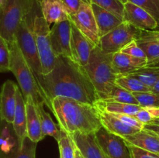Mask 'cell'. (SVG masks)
I'll return each mask as SVG.
<instances>
[{"mask_svg": "<svg viewBox=\"0 0 159 158\" xmlns=\"http://www.w3.org/2000/svg\"><path fill=\"white\" fill-rule=\"evenodd\" d=\"M36 78L46 99L45 105L51 112V102L56 97L69 98L92 105L98 101L85 68L68 57H57L54 69Z\"/></svg>", "mask_w": 159, "mask_h": 158, "instance_id": "6da1fadb", "label": "cell"}, {"mask_svg": "<svg viewBox=\"0 0 159 158\" xmlns=\"http://www.w3.org/2000/svg\"><path fill=\"white\" fill-rule=\"evenodd\" d=\"M51 102L59 127L68 136L96 133L102 126L95 105L65 97L54 98Z\"/></svg>", "mask_w": 159, "mask_h": 158, "instance_id": "7a4b0ae2", "label": "cell"}, {"mask_svg": "<svg viewBox=\"0 0 159 158\" xmlns=\"http://www.w3.org/2000/svg\"><path fill=\"white\" fill-rule=\"evenodd\" d=\"M84 68L96 90L98 100H107L116 85L117 78L113 66V54H104L99 46H95Z\"/></svg>", "mask_w": 159, "mask_h": 158, "instance_id": "3957f363", "label": "cell"}, {"mask_svg": "<svg viewBox=\"0 0 159 158\" xmlns=\"http://www.w3.org/2000/svg\"><path fill=\"white\" fill-rule=\"evenodd\" d=\"M10 50V70L18 81L24 99L32 98L36 105L43 102L45 105L46 99L37 83V78L30 67L25 59L16 40L9 43Z\"/></svg>", "mask_w": 159, "mask_h": 158, "instance_id": "277c9868", "label": "cell"}, {"mask_svg": "<svg viewBox=\"0 0 159 158\" xmlns=\"http://www.w3.org/2000/svg\"><path fill=\"white\" fill-rule=\"evenodd\" d=\"M40 10L39 1L26 14L16 33L17 43L35 77L42 74L41 63L34 34V18Z\"/></svg>", "mask_w": 159, "mask_h": 158, "instance_id": "5b68a950", "label": "cell"}, {"mask_svg": "<svg viewBox=\"0 0 159 158\" xmlns=\"http://www.w3.org/2000/svg\"><path fill=\"white\" fill-rule=\"evenodd\" d=\"M40 0H0V36L8 43L16 33L26 14Z\"/></svg>", "mask_w": 159, "mask_h": 158, "instance_id": "8992f818", "label": "cell"}, {"mask_svg": "<svg viewBox=\"0 0 159 158\" xmlns=\"http://www.w3.org/2000/svg\"><path fill=\"white\" fill-rule=\"evenodd\" d=\"M50 32L49 24L43 18L40 10L34 18V34L41 63L42 74L51 72L54 69L57 60L51 47Z\"/></svg>", "mask_w": 159, "mask_h": 158, "instance_id": "52a82bcc", "label": "cell"}, {"mask_svg": "<svg viewBox=\"0 0 159 158\" xmlns=\"http://www.w3.org/2000/svg\"><path fill=\"white\" fill-rule=\"evenodd\" d=\"M142 30L133 25L123 22L99 40V47L104 54H115L120 52L126 45L137 40Z\"/></svg>", "mask_w": 159, "mask_h": 158, "instance_id": "ba28073f", "label": "cell"}, {"mask_svg": "<svg viewBox=\"0 0 159 158\" xmlns=\"http://www.w3.org/2000/svg\"><path fill=\"white\" fill-rule=\"evenodd\" d=\"M70 20L93 45L99 46L100 37L91 4L82 3Z\"/></svg>", "mask_w": 159, "mask_h": 158, "instance_id": "9c48e42d", "label": "cell"}, {"mask_svg": "<svg viewBox=\"0 0 159 158\" xmlns=\"http://www.w3.org/2000/svg\"><path fill=\"white\" fill-rule=\"evenodd\" d=\"M96 141L103 153L110 158H132L130 148L124 138L113 134L103 126L96 133Z\"/></svg>", "mask_w": 159, "mask_h": 158, "instance_id": "30bf717a", "label": "cell"}, {"mask_svg": "<svg viewBox=\"0 0 159 158\" xmlns=\"http://www.w3.org/2000/svg\"><path fill=\"white\" fill-rule=\"evenodd\" d=\"M71 20L54 23L51 29L50 37L52 50L56 57H65L72 60L71 51Z\"/></svg>", "mask_w": 159, "mask_h": 158, "instance_id": "8fae6325", "label": "cell"}, {"mask_svg": "<svg viewBox=\"0 0 159 158\" xmlns=\"http://www.w3.org/2000/svg\"><path fill=\"white\" fill-rule=\"evenodd\" d=\"M124 22L141 30H154L159 26L156 20L143 8L129 2L124 3Z\"/></svg>", "mask_w": 159, "mask_h": 158, "instance_id": "7c38bea8", "label": "cell"}, {"mask_svg": "<svg viewBox=\"0 0 159 158\" xmlns=\"http://www.w3.org/2000/svg\"><path fill=\"white\" fill-rule=\"evenodd\" d=\"M18 85L7 80L0 90V121L12 125L16 105V91Z\"/></svg>", "mask_w": 159, "mask_h": 158, "instance_id": "4fadbf2b", "label": "cell"}, {"mask_svg": "<svg viewBox=\"0 0 159 158\" xmlns=\"http://www.w3.org/2000/svg\"><path fill=\"white\" fill-rule=\"evenodd\" d=\"M95 46H96L93 45L71 23V51L72 60L84 68L88 64L91 52Z\"/></svg>", "mask_w": 159, "mask_h": 158, "instance_id": "5bb4252c", "label": "cell"}, {"mask_svg": "<svg viewBox=\"0 0 159 158\" xmlns=\"http://www.w3.org/2000/svg\"><path fill=\"white\" fill-rule=\"evenodd\" d=\"M136 42L145 54L147 66L159 65V30H142Z\"/></svg>", "mask_w": 159, "mask_h": 158, "instance_id": "9a60e30c", "label": "cell"}, {"mask_svg": "<svg viewBox=\"0 0 159 158\" xmlns=\"http://www.w3.org/2000/svg\"><path fill=\"white\" fill-rule=\"evenodd\" d=\"M42 15L48 24L69 20V10L62 0H40Z\"/></svg>", "mask_w": 159, "mask_h": 158, "instance_id": "2e32d148", "label": "cell"}, {"mask_svg": "<svg viewBox=\"0 0 159 158\" xmlns=\"http://www.w3.org/2000/svg\"><path fill=\"white\" fill-rule=\"evenodd\" d=\"M70 136L85 158H107L98 144L95 133H75Z\"/></svg>", "mask_w": 159, "mask_h": 158, "instance_id": "e0dca14e", "label": "cell"}, {"mask_svg": "<svg viewBox=\"0 0 159 158\" xmlns=\"http://www.w3.org/2000/svg\"><path fill=\"white\" fill-rule=\"evenodd\" d=\"M12 128L17 139L18 146H21L27 136L26 128V101L21 90L18 88L16 91V105L14 114Z\"/></svg>", "mask_w": 159, "mask_h": 158, "instance_id": "ac0fdd59", "label": "cell"}, {"mask_svg": "<svg viewBox=\"0 0 159 158\" xmlns=\"http://www.w3.org/2000/svg\"><path fill=\"white\" fill-rule=\"evenodd\" d=\"M26 101V128L27 137L33 142L38 143L44 138L41 129L40 119L37 111V105L32 98H27Z\"/></svg>", "mask_w": 159, "mask_h": 158, "instance_id": "d6986e66", "label": "cell"}, {"mask_svg": "<svg viewBox=\"0 0 159 158\" xmlns=\"http://www.w3.org/2000/svg\"><path fill=\"white\" fill-rule=\"evenodd\" d=\"M113 66L117 75H125L147 66V59L134 57L120 51L113 54Z\"/></svg>", "mask_w": 159, "mask_h": 158, "instance_id": "ffe728a7", "label": "cell"}, {"mask_svg": "<svg viewBox=\"0 0 159 158\" xmlns=\"http://www.w3.org/2000/svg\"><path fill=\"white\" fill-rule=\"evenodd\" d=\"M91 6L94 12L100 38L117 27L124 22V20L117 15L99 7L97 5L92 3Z\"/></svg>", "mask_w": 159, "mask_h": 158, "instance_id": "44dd1931", "label": "cell"}, {"mask_svg": "<svg viewBox=\"0 0 159 158\" xmlns=\"http://www.w3.org/2000/svg\"><path fill=\"white\" fill-rule=\"evenodd\" d=\"M123 138L128 145L134 146L159 154V136L155 133L142 129L134 134L124 136Z\"/></svg>", "mask_w": 159, "mask_h": 158, "instance_id": "7402d4cb", "label": "cell"}, {"mask_svg": "<svg viewBox=\"0 0 159 158\" xmlns=\"http://www.w3.org/2000/svg\"><path fill=\"white\" fill-rule=\"evenodd\" d=\"M98 111H99V118H100L102 126L113 134L124 137V136L134 134V133L141 131V130H138L137 129L126 125L118 118L113 116V114L112 113L101 111L99 109Z\"/></svg>", "mask_w": 159, "mask_h": 158, "instance_id": "603a6c76", "label": "cell"}, {"mask_svg": "<svg viewBox=\"0 0 159 158\" xmlns=\"http://www.w3.org/2000/svg\"><path fill=\"white\" fill-rule=\"evenodd\" d=\"M36 105H37V111H38L39 116H40L41 129L43 136L44 137L46 136H51L58 142L67 134L61 129L59 125L55 124L49 113L45 111L44 103L43 102H40Z\"/></svg>", "mask_w": 159, "mask_h": 158, "instance_id": "cb8c5ba5", "label": "cell"}, {"mask_svg": "<svg viewBox=\"0 0 159 158\" xmlns=\"http://www.w3.org/2000/svg\"><path fill=\"white\" fill-rule=\"evenodd\" d=\"M94 105L97 109L101 111L113 114H127L130 116H134L141 108V106L138 105L102 100H98Z\"/></svg>", "mask_w": 159, "mask_h": 158, "instance_id": "d4e9b609", "label": "cell"}, {"mask_svg": "<svg viewBox=\"0 0 159 158\" xmlns=\"http://www.w3.org/2000/svg\"><path fill=\"white\" fill-rule=\"evenodd\" d=\"M37 143L26 136L21 146L16 147L7 154H0V158H36Z\"/></svg>", "mask_w": 159, "mask_h": 158, "instance_id": "484cf974", "label": "cell"}, {"mask_svg": "<svg viewBox=\"0 0 159 158\" xmlns=\"http://www.w3.org/2000/svg\"><path fill=\"white\" fill-rule=\"evenodd\" d=\"M116 85L130 92H148L151 89L132 74L117 75Z\"/></svg>", "mask_w": 159, "mask_h": 158, "instance_id": "4316f807", "label": "cell"}, {"mask_svg": "<svg viewBox=\"0 0 159 158\" xmlns=\"http://www.w3.org/2000/svg\"><path fill=\"white\" fill-rule=\"evenodd\" d=\"M129 74L138 77L142 83L152 89V87L159 80V65L144 67Z\"/></svg>", "mask_w": 159, "mask_h": 158, "instance_id": "83f0119b", "label": "cell"}, {"mask_svg": "<svg viewBox=\"0 0 159 158\" xmlns=\"http://www.w3.org/2000/svg\"><path fill=\"white\" fill-rule=\"evenodd\" d=\"M105 101H110V102H118L122 103L134 104V105H138L139 103L137 101L136 98L133 94V93L124 88H121L120 86L116 85L112 90L110 96L108 99Z\"/></svg>", "mask_w": 159, "mask_h": 158, "instance_id": "f1b7e54d", "label": "cell"}, {"mask_svg": "<svg viewBox=\"0 0 159 158\" xmlns=\"http://www.w3.org/2000/svg\"><path fill=\"white\" fill-rule=\"evenodd\" d=\"M91 4L97 5L99 7L115 14L123 20L124 15V3L120 0H90Z\"/></svg>", "mask_w": 159, "mask_h": 158, "instance_id": "f546056e", "label": "cell"}, {"mask_svg": "<svg viewBox=\"0 0 159 158\" xmlns=\"http://www.w3.org/2000/svg\"><path fill=\"white\" fill-rule=\"evenodd\" d=\"M123 3L129 2L143 8L156 20L159 25V0H120Z\"/></svg>", "mask_w": 159, "mask_h": 158, "instance_id": "4dcf8cb0", "label": "cell"}, {"mask_svg": "<svg viewBox=\"0 0 159 158\" xmlns=\"http://www.w3.org/2000/svg\"><path fill=\"white\" fill-rule=\"evenodd\" d=\"M60 158H75V144L68 135L64 136L57 142Z\"/></svg>", "mask_w": 159, "mask_h": 158, "instance_id": "1f68e13d", "label": "cell"}, {"mask_svg": "<svg viewBox=\"0 0 159 158\" xmlns=\"http://www.w3.org/2000/svg\"><path fill=\"white\" fill-rule=\"evenodd\" d=\"M133 94L141 107H159V93L134 92Z\"/></svg>", "mask_w": 159, "mask_h": 158, "instance_id": "d6a6232c", "label": "cell"}, {"mask_svg": "<svg viewBox=\"0 0 159 158\" xmlns=\"http://www.w3.org/2000/svg\"><path fill=\"white\" fill-rule=\"evenodd\" d=\"M10 70V50L9 43L0 36V73Z\"/></svg>", "mask_w": 159, "mask_h": 158, "instance_id": "836d02e7", "label": "cell"}, {"mask_svg": "<svg viewBox=\"0 0 159 158\" xmlns=\"http://www.w3.org/2000/svg\"><path fill=\"white\" fill-rule=\"evenodd\" d=\"M120 52L124 54L130 55L134 57H138V58H146V55L144 51L141 50V48L138 46L136 40L130 42L127 45H126L124 48L120 50ZM147 59V58H146Z\"/></svg>", "mask_w": 159, "mask_h": 158, "instance_id": "e575fe53", "label": "cell"}, {"mask_svg": "<svg viewBox=\"0 0 159 158\" xmlns=\"http://www.w3.org/2000/svg\"><path fill=\"white\" fill-rule=\"evenodd\" d=\"M112 114H113V113H112ZM113 116H116L120 120H121L124 123L129 125V126L133 127V128L137 129L138 130H142L144 129V124L139 122L134 116H130V115L127 114H113Z\"/></svg>", "mask_w": 159, "mask_h": 158, "instance_id": "d590c367", "label": "cell"}, {"mask_svg": "<svg viewBox=\"0 0 159 158\" xmlns=\"http://www.w3.org/2000/svg\"><path fill=\"white\" fill-rule=\"evenodd\" d=\"M128 145V144H127ZM132 158H159L158 153H153L148 150H143L134 146L128 145Z\"/></svg>", "mask_w": 159, "mask_h": 158, "instance_id": "8d00e7d4", "label": "cell"}, {"mask_svg": "<svg viewBox=\"0 0 159 158\" xmlns=\"http://www.w3.org/2000/svg\"><path fill=\"white\" fill-rule=\"evenodd\" d=\"M134 116L139 122H141V123L144 124V125L151 124L154 120H155L146 107H141V109H140L139 111L137 112V114H135Z\"/></svg>", "mask_w": 159, "mask_h": 158, "instance_id": "74e56055", "label": "cell"}, {"mask_svg": "<svg viewBox=\"0 0 159 158\" xmlns=\"http://www.w3.org/2000/svg\"><path fill=\"white\" fill-rule=\"evenodd\" d=\"M69 10L71 15H74L79 9L80 8L82 3H89L91 4L90 0H62Z\"/></svg>", "mask_w": 159, "mask_h": 158, "instance_id": "f35d334b", "label": "cell"}, {"mask_svg": "<svg viewBox=\"0 0 159 158\" xmlns=\"http://www.w3.org/2000/svg\"><path fill=\"white\" fill-rule=\"evenodd\" d=\"M143 129L146 130V131L151 132L152 133H155V135L159 136V124H148V125H144V129Z\"/></svg>", "mask_w": 159, "mask_h": 158, "instance_id": "ab89813d", "label": "cell"}, {"mask_svg": "<svg viewBox=\"0 0 159 158\" xmlns=\"http://www.w3.org/2000/svg\"><path fill=\"white\" fill-rule=\"evenodd\" d=\"M154 119H159V107H146Z\"/></svg>", "mask_w": 159, "mask_h": 158, "instance_id": "60d3db41", "label": "cell"}, {"mask_svg": "<svg viewBox=\"0 0 159 158\" xmlns=\"http://www.w3.org/2000/svg\"><path fill=\"white\" fill-rule=\"evenodd\" d=\"M151 91L155 93H159V80L156 82V84L152 87V89H151Z\"/></svg>", "mask_w": 159, "mask_h": 158, "instance_id": "b9f144b4", "label": "cell"}, {"mask_svg": "<svg viewBox=\"0 0 159 158\" xmlns=\"http://www.w3.org/2000/svg\"><path fill=\"white\" fill-rule=\"evenodd\" d=\"M75 158H85L83 156V155L82 154V153L78 150L77 147L75 149Z\"/></svg>", "mask_w": 159, "mask_h": 158, "instance_id": "7bdbcfd3", "label": "cell"}, {"mask_svg": "<svg viewBox=\"0 0 159 158\" xmlns=\"http://www.w3.org/2000/svg\"><path fill=\"white\" fill-rule=\"evenodd\" d=\"M152 123H155V124H159V119H155V120H154L153 122H152V123H151V124H152Z\"/></svg>", "mask_w": 159, "mask_h": 158, "instance_id": "ee69618b", "label": "cell"}, {"mask_svg": "<svg viewBox=\"0 0 159 158\" xmlns=\"http://www.w3.org/2000/svg\"><path fill=\"white\" fill-rule=\"evenodd\" d=\"M106 156H107V155H106ZM107 158H110V157H108V156H107Z\"/></svg>", "mask_w": 159, "mask_h": 158, "instance_id": "f6af8a7d", "label": "cell"}]
</instances>
